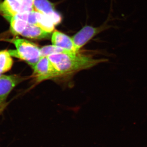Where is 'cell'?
Returning <instances> with one entry per match:
<instances>
[{"mask_svg": "<svg viewBox=\"0 0 147 147\" xmlns=\"http://www.w3.org/2000/svg\"><path fill=\"white\" fill-rule=\"evenodd\" d=\"M59 76L71 74L83 69L93 67L101 63L108 61L106 59H95L90 56L79 53H65L47 57Z\"/></svg>", "mask_w": 147, "mask_h": 147, "instance_id": "1", "label": "cell"}, {"mask_svg": "<svg viewBox=\"0 0 147 147\" xmlns=\"http://www.w3.org/2000/svg\"><path fill=\"white\" fill-rule=\"evenodd\" d=\"M7 40L16 47V50H9L11 56L25 61L32 67L41 59L40 48L36 44L17 37Z\"/></svg>", "mask_w": 147, "mask_h": 147, "instance_id": "2", "label": "cell"}, {"mask_svg": "<svg viewBox=\"0 0 147 147\" xmlns=\"http://www.w3.org/2000/svg\"><path fill=\"white\" fill-rule=\"evenodd\" d=\"M110 17L109 16L105 23L98 28H95L91 26H86L84 27L71 37L76 53H79V50L84 45L100 32L110 28H116L115 26L108 25V22L110 20Z\"/></svg>", "mask_w": 147, "mask_h": 147, "instance_id": "3", "label": "cell"}, {"mask_svg": "<svg viewBox=\"0 0 147 147\" xmlns=\"http://www.w3.org/2000/svg\"><path fill=\"white\" fill-rule=\"evenodd\" d=\"M34 0H4L0 3V13L5 18L13 17L19 13L33 11Z\"/></svg>", "mask_w": 147, "mask_h": 147, "instance_id": "4", "label": "cell"}, {"mask_svg": "<svg viewBox=\"0 0 147 147\" xmlns=\"http://www.w3.org/2000/svg\"><path fill=\"white\" fill-rule=\"evenodd\" d=\"M32 76L37 82L59 77V74L47 57H42L32 67Z\"/></svg>", "mask_w": 147, "mask_h": 147, "instance_id": "5", "label": "cell"}, {"mask_svg": "<svg viewBox=\"0 0 147 147\" xmlns=\"http://www.w3.org/2000/svg\"><path fill=\"white\" fill-rule=\"evenodd\" d=\"M26 79L18 75H2L0 77V113L3 110L7 98L11 91Z\"/></svg>", "mask_w": 147, "mask_h": 147, "instance_id": "6", "label": "cell"}, {"mask_svg": "<svg viewBox=\"0 0 147 147\" xmlns=\"http://www.w3.org/2000/svg\"><path fill=\"white\" fill-rule=\"evenodd\" d=\"M51 40L53 45L69 52L76 53L72 38L63 33L57 30L55 31L52 35Z\"/></svg>", "mask_w": 147, "mask_h": 147, "instance_id": "7", "label": "cell"}, {"mask_svg": "<svg viewBox=\"0 0 147 147\" xmlns=\"http://www.w3.org/2000/svg\"><path fill=\"white\" fill-rule=\"evenodd\" d=\"M50 34L36 25L28 23L21 35L31 39H41L47 38Z\"/></svg>", "mask_w": 147, "mask_h": 147, "instance_id": "8", "label": "cell"}, {"mask_svg": "<svg viewBox=\"0 0 147 147\" xmlns=\"http://www.w3.org/2000/svg\"><path fill=\"white\" fill-rule=\"evenodd\" d=\"M33 9L35 11L47 16H52L57 12L53 4L48 0H34Z\"/></svg>", "mask_w": 147, "mask_h": 147, "instance_id": "9", "label": "cell"}, {"mask_svg": "<svg viewBox=\"0 0 147 147\" xmlns=\"http://www.w3.org/2000/svg\"><path fill=\"white\" fill-rule=\"evenodd\" d=\"M9 51L7 50L0 51V74L6 73L11 69L13 60Z\"/></svg>", "mask_w": 147, "mask_h": 147, "instance_id": "10", "label": "cell"}, {"mask_svg": "<svg viewBox=\"0 0 147 147\" xmlns=\"http://www.w3.org/2000/svg\"><path fill=\"white\" fill-rule=\"evenodd\" d=\"M37 26L47 32L51 33L54 31L55 25L48 16L38 12Z\"/></svg>", "mask_w": 147, "mask_h": 147, "instance_id": "11", "label": "cell"}, {"mask_svg": "<svg viewBox=\"0 0 147 147\" xmlns=\"http://www.w3.org/2000/svg\"><path fill=\"white\" fill-rule=\"evenodd\" d=\"M65 53H71V52H69L67 50H64L62 48L53 45H47L40 48L41 57H47L50 55Z\"/></svg>", "mask_w": 147, "mask_h": 147, "instance_id": "12", "label": "cell"}, {"mask_svg": "<svg viewBox=\"0 0 147 147\" xmlns=\"http://www.w3.org/2000/svg\"><path fill=\"white\" fill-rule=\"evenodd\" d=\"M115 0H111V8H112L113 7V1H115Z\"/></svg>", "mask_w": 147, "mask_h": 147, "instance_id": "13", "label": "cell"}, {"mask_svg": "<svg viewBox=\"0 0 147 147\" xmlns=\"http://www.w3.org/2000/svg\"><path fill=\"white\" fill-rule=\"evenodd\" d=\"M2 75H3V74H0V77H1V76Z\"/></svg>", "mask_w": 147, "mask_h": 147, "instance_id": "14", "label": "cell"}]
</instances>
